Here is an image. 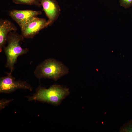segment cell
Here are the masks:
<instances>
[{
	"label": "cell",
	"mask_w": 132,
	"mask_h": 132,
	"mask_svg": "<svg viewBox=\"0 0 132 132\" xmlns=\"http://www.w3.org/2000/svg\"><path fill=\"white\" fill-rule=\"evenodd\" d=\"M70 93L68 88L59 85L53 84L48 88L39 86L35 93L28 97V100L38 101L58 106Z\"/></svg>",
	"instance_id": "cell-1"
},
{
	"label": "cell",
	"mask_w": 132,
	"mask_h": 132,
	"mask_svg": "<svg viewBox=\"0 0 132 132\" xmlns=\"http://www.w3.org/2000/svg\"><path fill=\"white\" fill-rule=\"evenodd\" d=\"M48 21L36 17L24 24L21 28L22 35L24 38H33L43 29L49 25Z\"/></svg>",
	"instance_id": "cell-5"
},
{
	"label": "cell",
	"mask_w": 132,
	"mask_h": 132,
	"mask_svg": "<svg viewBox=\"0 0 132 132\" xmlns=\"http://www.w3.org/2000/svg\"><path fill=\"white\" fill-rule=\"evenodd\" d=\"M69 72L68 68L62 63L51 58L46 59L39 64L34 73L39 79L49 78L56 81Z\"/></svg>",
	"instance_id": "cell-2"
},
{
	"label": "cell",
	"mask_w": 132,
	"mask_h": 132,
	"mask_svg": "<svg viewBox=\"0 0 132 132\" xmlns=\"http://www.w3.org/2000/svg\"><path fill=\"white\" fill-rule=\"evenodd\" d=\"M12 1L13 2L16 4L34 5L40 6L37 0H12Z\"/></svg>",
	"instance_id": "cell-9"
},
{
	"label": "cell",
	"mask_w": 132,
	"mask_h": 132,
	"mask_svg": "<svg viewBox=\"0 0 132 132\" xmlns=\"http://www.w3.org/2000/svg\"><path fill=\"white\" fill-rule=\"evenodd\" d=\"M119 2L120 5L125 9L132 6V0H119Z\"/></svg>",
	"instance_id": "cell-10"
},
{
	"label": "cell",
	"mask_w": 132,
	"mask_h": 132,
	"mask_svg": "<svg viewBox=\"0 0 132 132\" xmlns=\"http://www.w3.org/2000/svg\"><path fill=\"white\" fill-rule=\"evenodd\" d=\"M17 28L11 22L7 20L1 19L0 21V52L7 42L8 36L11 32H16Z\"/></svg>",
	"instance_id": "cell-8"
},
{
	"label": "cell",
	"mask_w": 132,
	"mask_h": 132,
	"mask_svg": "<svg viewBox=\"0 0 132 132\" xmlns=\"http://www.w3.org/2000/svg\"><path fill=\"white\" fill-rule=\"evenodd\" d=\"M42 13L41 11L13 10L10 11L9 15L21 28L26 23Z\"/></svg>",
	"instance_id": "cell-6"
},
{
	"label": "cell",
	"mask_w": 132,
	"mask_h": 132,
	"mask_svg": "<svg viewBox=\"0 0 132 132\" xmlns=\"http://www.w3.org/2000/svg\"><path fill=\"white\" fill-rule=\"evenodd\" d=\"M48 19L49 26L52 25L58 18L60 8L55 0H37Z\"/></svg>",
	"instance_id": "cell-7"
},
{
	"label": "cell",
	"mask_w": 132,
	"mask_h": 132,
	"mask_svg": "<svg viewBox=\"0 0 132 132\" xmlns=\"http://www.w3.org/2000/svg\"><path fill=\"white\" fill-rule=\"evenodd\" d=\"M11 99H2L0 100V108L1 110L4 108L5 107L8 105L9 103L12 100Z\"/></svg>",
	"instance_id": "cell-11"
},
{
	"label": "cell",
	"mask_w": 132,
	"mask_h": 132,
	"mask_svg": "<svg viewBox=\"0 0 132 132\" xmlns=\"http://www.w3.org/2000/svg\"><path fill=\"white\" fill-rule=\"evenodd\" d=\"M11 73L10 72L7 73V75L0 78V93H10L18 89L32 90V87L26 81L16 80Z\"/></svg>",
	"instance_id": "cell-4"
},
{
	"label": "cell",
	"mask_w": 132,
	"mask_h": 132,
	"mask_svg": "<svg viewBox=\"0 0 132 132\" xmlns=\"http://www.w3.org/2000/svg\"><path fill=\"white\" fill-rule=\"evenodd\" d=\"M24 38L22 35L16 33V32H11L7 37V45L3 47L7 58L5 67L10 70L11 73L14 70L18 57L27 54L29 51L28 48H23L20 44V42L23 41Z\"/></svg>",
	"instance_id": "cell-3"
}]
</instances>
